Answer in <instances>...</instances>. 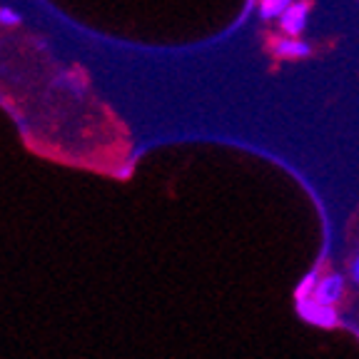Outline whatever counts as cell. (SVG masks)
I'll list each match as a JSON object with an SVG mask.
<instances>
[{
    "mask_svg": "<svg viewBox=\"0 0 359 359\" xmlns=\"http://www.w3.org/2000/svg\"><path fill=\"white\" fill-rule=\"evenodd\" d=\"M297 314L304 322H309L314 327H322V330H332V327L339 325V314H337L334 304H322L314 297L297 299Z\"/></svg>",
    "mask_w": 359,
    "mask_h": 359,
    "instance_id": "obj_1",
    "label": "cell"
},
{
    "mask_svg": "<svg viewBox=\"0 0 359 359\" xmlns=\"http://www.w3.org/2000/svg\"><path fill=\"white\" fill-rule=\"evenodd\" d=\"M309 8H312L309 0H292L290 6L282 11V15L277 18L282 33L290 35V38H299L304 33V28H307Z\"/></svg>",
    "mask_w": 359,
    "mask_h": 359,
    "instance_id": "obj_2",
    "label": "cell"
},
{
    "mask_svg": "<svg viewBox=\"0 0 359 359\" xmlns=\"http://www.w3.org/2000/svg\"><path fill=\"white\" fill-rule=\"evenodd\" d=\"M344 294V280L342 275L337 272H330V275H320L317 285H314L312 297L322 304H337Z\"/></svg>",
    "mask_w": 359,
    "mask_h": 359,
    "instance_id": "obj_3",
    "label": "cell"
},
{
    "mask_svg": "<svg viewBox=\"0 0 359 359\" xmlns=\"http://www.w3.org/2000/svg\"><path fill=\"white\" fill-rule=\"evenodd\" d=\"M269 48L277 57H285V60H297V57H307L312 53V45L304 43L302 38H290V35L272 40Z\"/></svg>",
    "mask_w": 359,
    "mask_h": 359,
    "instance_id": "obj_4",
    "label": "cell"
},
{
    "mask_svg": "<svg viewBox=\"0 0 359 359\" xmlns=\"http://www.w3.org/2000/svg\"><path fill=\"white\" fill-rule=\"evenodd\" d=\"M290 3L292 0H259V8H257L259 18H262V20H277Z\"/></svg>",
    "mask_w": 359,
    "mask_h": 359,
    "instance_id": "obj_5",
    "label": "cell"
},
{
    "mask_svg": "<svg viewBox=\"0 0 359 359\" xmlns=\"http://www.w3.org/2000/svg\"><path fill=\"white\" fill-rule=\"evenodd\" d=\"M317 280H320V272H317V269L307 272V275H304L302 280H299L297 290H294V299L312 297V292H314V285H317Z\"/></svg>",
    "mask_w": 359,
    "mask_h": 359,
    "instance_id": "obj_6",
    "label": "cell"
},
{
    "mask_svg": "<svg viewBox=\"0 0 359 359\" xmlns=\"http://www.w3.org/2000/svg\"><path fill=\"white\" fill-rule=\"evenodd\" d=\"M352 280L359 285V255L354 257V262H352Z\"/></svg>",
    "mask_w": 359,
    "mask_h": 359,
    "instance_id": "obj_7",
    "label": "cell"
}]
</instances>
